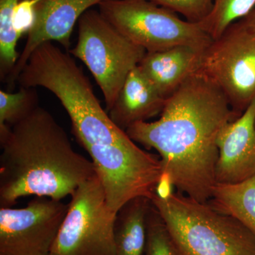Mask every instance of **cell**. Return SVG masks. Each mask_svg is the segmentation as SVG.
I'll use <instances>...</instances> for the list:
<instances>
[{
  "label": "cell",
  "instance_id": "1",
  "mask_svg": "<svg viewBox=\"0 0 255 255\" xmlns=\"http://www.w3.org/2000/svg\"><path fill=\"white\" fill-rule=\"evenodd\" d=\"M155 122H140L126 132L134 142L155 149L162 165L160 182L200 202H208L216 184L218 140L241 116L202 73L191 75L166 100Z\"/></svg>",
  "mask_w": 255,
  "mask_h": 255
},
{
  "label": "cell",
  "instance_id": "2",
  "mask_svg": "<svg viewBox=\"0 0 255 255\" xmlns=\"http://www.w3.org/2000/svg\"><path fill=\"white\" fill-rule=\"evenodd\" d=\"M0 206L36 196L62 200L95 175V166L74 150L67 132L38 107L12 127L0 125Z\"/></svg>",
  "mask_w": 255,
  "mask_h": 255
},
{
  "label": "cell",
  "instance_id": "3",
  "mask_svg": "<svg viewBox=\"0 0 255 255\" xmlns=\"http://www.w3.org/2000/svg\"><path fill=\"white\" fill-rule=\"evenodd\" d=\"M177 255H255V236L237 219L180 192L155 194Z\"/></svg>",
  "mask_w": 255,
  "mask_h": 255
},
{
  "label": "cell",
  "instance_id": "4",
  "mask_svg": "<svg viewBox=\"0 0 255 255\" xmlns=\"http://www.w3.org/2000/svg\"><path fill=\"white\" fill-rule=\"evenodd\" d=\"M17 82L26 88L43 87L59 100L72 123L73 133L108 118L91 82L69 52L47 42L32 53Z\"/></svg>",
  "mask_w": 255,
  "mask_h": 255
},
{
  "label": "cell",
  "instance_id": "5",
  "mask_svg": "<svg viewBox=\"0 0 255 255\" xmlns=\"http://www.w3.org/2000/svg\"><path fill=\"white\" fill-rule=\"evenodd\" d=\"M68 52L90 70L103 94L107 112L129 73L147 53L92 8L79 20L78 42Z\"/></svg>",
  "mask_w": 255,
  "mask_h": 255
},
{
  "label": "cell",
  "instance_id": "6",
  "mask_svg": "<svg viewBox=\"0 0 255 255\" xmlns=\"http://www.w3.org/2000/svg\"><path fill=\"white\" fill-rule=\"evenodd\" d=\"M98 6L107 21L147 53L177 46L206 50L213 41L199 23L182 19L150 0H103Z\"/></svg>",
  "mask_w": 255,
  "mask_h": 255
},
{
  "label": "cell",
  "instance_id": "7",
  "mask_svg": "<svg viewBox=\"0 0 255 255\" xmlns=\"http://www.w3.org/2000/svg\"><path fill=\"white\" fill-rule=\"evenodd\" d=\"M50 255H116L117 213L111 209L95 174L71 196Z\"/></svg>",
  "mask_w": 255,
  "mask_h": 255
},
{
  "label": "cell",
  "instance_id": "8",
  "mask_svg": "<svg viewBox=\"0 0 255 255\" xmlns=\"http://www.w3.org/2000/svg\"><path fill=\"white\" fill-rule=\"evenodd\" d=\"M198 72L222 91L236 115L255 100V28L241 20L204 50Z\"/></svg>",
  "mask_w": 255,
  "mask_h": 255
},
{
  "label": "cell",
  "instance_id": "9",
  "mask_svg": "<svg viewBox=\"0 0 255 255\" xmlns=\"http://www.w3.org/2000/svg\"><path fill=\"white\" fill-rule=\"evenodd\" d=\"M68 206L36 196L26 207L0 208V255H50Z\"/></svg>",
  "mask_w": 255,
  "mask_h": 255
},
{
  "label": "cell",
  "instance_id": "10",
  "mask_svg": "<svg viewBox=\"0 0 255 255\" xmlns=\"http://www.w3.org/2000/svg\"><path fill=\"white\" fill-rule=\"evenodd\" d=\"M102 1L41 0L36 5L34 26L28 32L27 40L17 63L6 78L8 85L14 87L32 53L43 43L55 41L68 52L75 24L85 11Z\"/></svg>",
  "mask_w": 255,
  "mask_h": 255
},
{
  "label": "cell",
  "instance_id": "11",
  "mask_svg": "<svg viewBox=\"0 0 255 255\" xmlns=\"http://www.w3.org/2000/svg\"><path fill=\"white\" fill-rule=\"evenodd\" d=\"M216 183L238 184L255 175V100L218 140Z\"/></svg>",
  "mask_w": 255,
  "mask_h": 255
},
{
  "label": "cell",
  "instance_id": "12",
  "mask_svg": "<svg viewBox=\"0 0 255 255\" xmlns=\"http://www.w3.org/2000/svg\"><path fill=\"white\" fill-rule=\"evenodd\" d=\"M204 50L177 46L146 53L138 67L159 95L167 100L188 78L197 73Z\"/></svg>",
  "mask_w": 255,
  "mask_h": 255
},
{
  "label": "cell",
  "instance_id": "13",
  "mask_svg": "<svg viewBox=\"0 0 255 255\" xmlns=\"http://www.w3.org/2000/svg\"><path fill=\"white\" fill-rule=\"evenodd\" d=\"M165 102L137 65L129 73L108 114L112 122L126 131L132 124L147 122L160 114Z\"/></svg>",
  "mask_w": 255,
  "mask_h": 255
},
{
  "label": "cell",
  "instance_id": "14",
  "mask_svg": "<svg viewBox=\"0 0 255 255\" xmlns=\"http://www.w3.org/2000/svg\"><path fill=\"white\" fill-rule=\"evenodd\" d=\"M151 206L148 198L137 197L119 210L115 223L116 255H144Z\"/></svg>",
  "mask_w": 255,
  "mask_h": 255
},
{
  "label": "cell",
  "instance_id": "15",
  "mask_svg": "<svg viewBox=\"0 0 255 255\" xmlns=\"http://www.w3.org/2000/svg\"><path fill=\"white\" fill-rule=\"evenodd\" d=\"M208 203L237 219L255 236V175L238 184L216 183Z\"/></svg>",
  "mask_w": 255,
  "mask_h": 255
},
{
  "label": "cell",
  "instance_id": "16",
  "mask_svg": "<svg viewBox=\"0 0 255 255\" xmlns=\"http://www.w3.org/2000/svg\"><path fill=\"white\" fill-rule=\"evenodd\" d=\"M255 6V0H215L212 11L199 23L215 40L221 36L230 25L246 17Z\"/></svg>",
  "mask_w": 255,
  "mask_h": 255
},
{
  "label": "cell",
  "instance_id": "17",
  "mask_svg": "<svg viewBox=\"0 0 255 255\" xmlns=\"http://www.w3.org/2000/svg\"><path fill=\"white\" fill-rule=\"evenodd\" d=\"M19 0H0V73L1 80L7 78L17 63L19 54L16 51L18 38H21L13 26V14Z\"/></svg>",
  "mask_w": 255,
  "mask_h": 255
},
{
  "label": "cell",
  "instance_id": "18",
  "mask_svg": "<svg viewBox=\"0 0 255 255\" xmlns=\"http://www.w3.org/2000/svg\"><path fill=\"white\" fill-rule=\"evenodd\" d=\"M38 106L36 89L21 87L11 93L0 91V125L12 127L26 118Z\"/></svg>",
  "mask_w": 255,
  "mask_h": 255
},
{
  "label": "cell",
  "instance_id": "19",
  "mask_svg": "<svg viewBox=\"0 0 255 255\" xmlns=\"http://www.w3.org/2000/svg\"><path fill=\"white\" fill-rule=\"evenodd\" d=\"M143 255H177L168 230L152 204L147 215V241Z\"/></svg>",
  "mask_w": 255,
  "mask_h": 255
},
{
  "label": "cell",
  "instance_id": "20",
  "mask_svg": "<svg viewBox=\"0 0 255 255\" xmlns=\"http://www.w3.org/2000/svg\"><path fill=\"white\" fill-rule=\"evenodd\" d=\"M191 23H200L212 11L215 0H150Z\"/></svg>",
  "mask_w": 255,
  "mask_h": 255
},
{
  "label": "cell",
  "instance_id": "21",
  "mask_svg": "<svg viewBox=\"0 0 255 255\" xmlns=\"http://www.w3.org/2000/svg\"><path fill=\"white\" fill-rule=\"evenodd\" d=\"M41 0H21L15 6L13 26L20 37L28 33L36 22V5Z\"/></svg>",
  "mask_w": 255,
  "mask_h": 255
},
{
  "label": "cell",
  "instance_id": "22",
  "mask_svg": "<svg viewBox=\"0 0 255 255\" xmlns=\"http://www.w3.org/2000/svg\"><path fill=\"white\" fill-rule=\"evenodd\" d=\"M241 21L247 26L255 28V6L254 9L252 10L251 13L247 15L246 17L242 18Z\"/></svg>",
  "mask_w": 255,
  "mask_h": 255
},
{
  "label": "cell",
  "instance_id": "23",
  "mask_svg": "<svg viewBox=\"0 0 255 255\" xmlns=\"http://www.w3.org/2000/svg\"></svg>",
  "mask_w": 255,
  "mask_h": 255
}]
</instances>
